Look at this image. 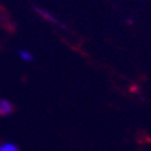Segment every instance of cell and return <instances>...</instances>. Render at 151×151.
<instances>
[{
    "mask_svg": "<svg viewBox=\"0 0 151 151\" xmlns=\"http://www.w3.org/2000/svg\"><path fill=\"white\" fill-rule=\"evenodd\" d=\"M14 112V104L7 99H0V116H10Z\"/></svg>",
    "mask_w": 151,
    "mask_h": 151,
    "instance_id": "1",
    "label": "cell"
},
{
    "mask_svg": "<svg viewBox=\"0 0 151 151\" xmlns=\"http://www.w3.org/2000/svg\"><path fill=\"white\" fill-rule=\"evenodd\" d=\"M35 11H36L39 15H40L43 19H46V21H49L50 24H53V25H58V27H61V28H65V25H63V24L60 22L58 19L55 18V17H53L47 10H45V9H40V7H35Z\"/></svg>",
    "mask_w": 151,
    "mask_h": 151,
    "instance_id": "2",
    "label": "cell"
},
{
    "mask_svg": "<svg viewBox=\"0 0 151 151\" xmlns=\"http://www.w3.org/2000/svg\"><path fill=\"white\" fill-rule=\"evenodd\" d=\"M0 151H21L19 147L13 142H3L0 143Z\"/></svg>",
    "mask_w": 151,
    "mask_h": 151,
    "instance_id": "3",
    "label": "cell"
},
{
    "mask_svg": "<svg viewBox=\"0 0 151 151\" xmlns=\"http://www.w3.org/2000/svg\"><path fill=\"white\" fill-rule=\"evenodd\" d=\"M18 57L21 60H22L24 63H32L33 60H35V57H33V54L31 53V51H28V50H18Z\"/></svg>",
    "mask_w": 151,
    "mask_h": 151,
    "instance_id": "4",
    "label": "cell"
}]
</instances>
